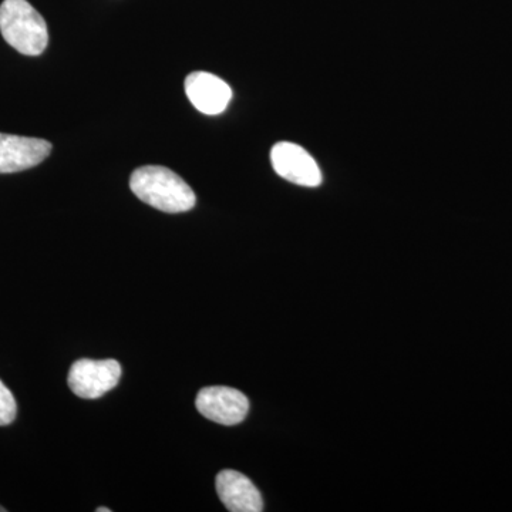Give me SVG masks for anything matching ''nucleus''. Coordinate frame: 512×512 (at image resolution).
<instances>
[{"mask_svg": "<svg viewBox=\"0 0 512 512\" xmlns=\"http://www.w3.org/2000/svg\"><path fill=\"white\" fill-rule=\"evenodd\" d=\"M185 93L192 106L207 116H218L227 110L232 90L215 74L194 72L185 79Z\"/></svg>", "mask_w": 512, "mask_h": 512, "instance_id": "7", "label": "nucleus"}, {"mask_svg": "<svg viewBox=\"0 0 512 512\" xmlns=\"http://www.w3.org/2000/svg\"><path fill=\"white\" fill-rule=\"evenodd\" d=\"M217 493L228 511H264V501H262V495L258 488L239 471H221L217 477Z\"/></svg>", "mask_w": 512, "mask_h": 512, "instance_id": "8", "label": "nucleus"}, {"mask_svg": "<svg viewBox=\"0 0 512 512\" xmlns=\"http://www.w3.org/2000/svg\"><path fill=\"white\" fill-rule=\"evenodd\" d=\"M18 404L8 387L0 380V426H9L16 419Z\"/></svg>", "mask_w": 512, "mask_h": 512, "instance_id": "9", "label": "nucleus"}, {"mask_svg": "<svg viewBox=\"0 0 512 512\" xmlns=\"http://www.w3.org/2000/svg\"><path fill=\"white\" fill-rule=\"evenodd\" d=\"M121 365L117 360L80 359L70 367V389L82 399H99L120 382Z\"/></svg>", "mask_w": 512, "mask_h": 512, "instance_id": "3", "label": "nucleus"}, {"mask_svg": "<svg viewBox=\"0 0 512 512\" xmlns=\"http://www.w3.org/2000/svg\"><path fill=\"white\" fill-rule=\"evenodd\" d=\"M271 161L276 174L289 183L309 188L322 184V171L318 163L298 144L288 141L275 144L271 150Z\"/></svg>", "mask_w": 512, "mask_h": 512, "instance_id": "5", "label": "nucleus"}, {"mask_svg": "<svg viewBox=\"0 0 512 512\" xmlns=\"http://www.w3.org/2000/svg\"><path fill=\"white\" fill-rule=\"evenodd\" d=\"M195 406L205 419L222 426L241 423L249 412L247 396L237 389L225 386L205 387L200 390Z\"/></svg>", "mask_w": 512, "mask_h": 512, "instance_id": "4", "label": "nucleus"}, {"mask_svg": "<svg viewBox=\"0 0 512 512\" xmlns=\"http://www.w3.org/2000/svg\"><path fill=\"white\" fill-rule=\"evenodd\" d=\"M5 511H6L5 508L0 507V512H5Z\"/></svg>", "mask_w": 512, "mask_h": 512, "instance_id": "11", "label": "nucleus"}, {"mask_svg": "<svg viewBox=\"0 0 512 512\" xmlns=\"http://www.w3.org/2000/svg\"><path fill=\"white\" fill-rule=\"evenodd\" d=\"M0 32L25 56L42 55L49 43L45 19L28 0H5L0 5Z\"/></svg>", "mask_w": 512, "mask_h": 512, "instance_id": "2", "label": "nucleus"}, {"mask_svg": "<svg viewBox=\"0 0 512 512\" xmlns=\"http://www.w3.org/2000/svg\"><path fill=\"white\" fill-rule=\"evenodd\" d=\"M130 188L138 200L168 214L190 211L197 201L190 185L161 165L138 168L131 174Z\"/></svg>", "mask_w": 512, "mask_h": 512, "instance_id": "1", "label": "nucleus"}, {"mask_svg": "<svg viewBox=\"0 0 512 512\" xmlns=\"http://www.w3.org/2000/svg\"><path fill=\"white\" fill-rule=\"evenodd\" d=\"M97 512H111V510H110V508L100 507V508H97Z\"/></svg>", "mask_w": 512, "mask_h": 512, "instance_id": "10", "label": "nucleus"}, {"mask_svg": "<svg viewBox=\"0 0 512 512\" xmlns=\"http://www.w3.org/2000/svg\"><path fill=\"white\" fill-rule=\"evenodd\" d=\"M52 144L42 138L0 133V174L29 170L46 160Z\"/></svg>", "mask_w": 512, "mask_h": 512, "instance_id": "6", "label": "nucleus"}]
</instances>
